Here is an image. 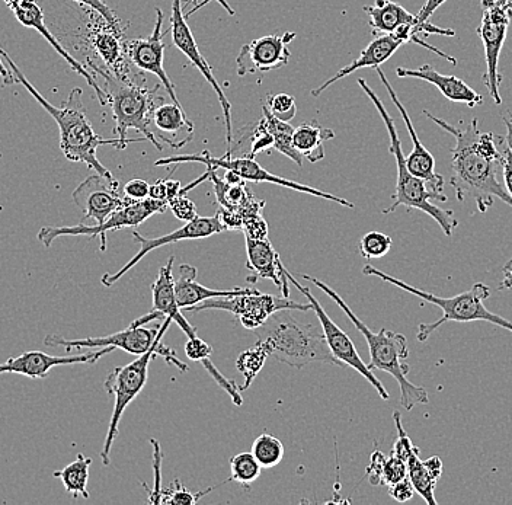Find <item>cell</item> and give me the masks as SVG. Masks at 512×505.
I'll use <instances>...</instances> for the list:
<instances>
[{"instance_id": "cell-46", "label": "cell", "mask_w": 512, "mask_h": 505, "mask_svg": "<svg viewBox=\"0 0 512 505\" xmlns=\"http://www.w3.org/2000/svg\"><path fill=\"white\" fill-rule=\"evenodd\" d=\"M415 492L414 485H412L409 476L408 478L402 479L398 484H393L389 487L390 497L398 501V503H408V501L414 498Z\"/></svg>"}, {"instance_id": "cell-56", "label": "cell", "mask_w": 512, "mask_h": 505, "mask_svg": "<svg viewBox=\"0 0 512 505\" xmlns=\"http://www.w3.org/2000/svg\"><path fill=\"white\" fill-rule=\"evenodd\" d=\"M220 3H222V5L224 6V8H226V11H229V14L230 15H233L235 14V11H233V9H230L229 6L226 5V2H224V0H219Z\"/></svg>"}, {"instance_id": "cell-50", "label": "cell", "mask_w": 512, "mask_h": 505, "mask_svg": "<svg viewBox=\"0 0 512 505\" xmlns=\"http://www.w3.org/2000/svg\"><path fill=\"white\" fill-rule=\"evenodd\" d=\"M446 2L447 0H427V2L424 3V6H422L421 11H419V14L415 15V24H424V22H428V19L435 14V11H437V9L440 8V6H443Z\"/></svg>"}, {"instance_id": "cell-21", "label": "cell", "mask_w": 512, "mask_h": 505, "mask_svg": "<svg viewBox=\"0 0 512 505\" xmlns=\"http://www.w3.org/2000/svg\"><path fill=\"white\" fill-rule=\"evenodd\" d=\"M9 8L14 12L15 18L21 22L24 27L32 28V30L38 31L41 35H43L44 40L53 47L60 56L66 60L67 65L72 67L78 75L82 76L86 82L89 83L92 89H94L96 98H98L99 104L108 105L107 94H105L104 88L98 85L96 82L95 76L92 75V72H89L86 69L83 63H80L79 60H76L72 54L69 53L62 46V41L57 40V37H54L53 33H51L50 28H47L46 22H44V14L43 9L38 6V3L35 0H3Z\"/></svg>"}, {"instance_id": "cell-42", "label": "cell", "mask_w": 512, "mask_h": 505, "mask_svg": "<svg viewBox=\"0 0 512 505\" xmlns=\"http://www.w3.org/2000/svg\"><path fill=\"white\" fill-rule=\"evenodd\" d=\"M73 2L80 3V5L88 6L92 11H95L108 25L115 31V33L124 35L121 30L120 21H118L117 15L110 9V6L104 2V0H73Z\"/></svg>"}, {"instance_id": "cell-7", "label": "cell", "mask_w": 512, "mask_h": 505, "mask_svg": "<svg viewBox=\"0 0 512 505\" xmlns=\"http://www.w3.org/2000/svg\"><path fill=\"white\" fill-rule=\"evenodd\" d=\"M99 73L104 79L105 94L108 104L111 105L114 115L115 129L118 139L127 140V131L134 129L146 137L147 142L152 143L158 150H163L160 140L153 131V113L156 110V97L159 92V85L155 89H147L139 85L127 75H114L104 69H92V75Z\"/></svg>"}, {"instance_id": "cell-5", "label": "cell", "mask_w": 512, "mask_h": 505, "mask_svg": "<svg viewBox=\"0 0 512 505\" xmlns=\"http://www.w3.org/2000/svg\"><path fill=\"white\" fill-rule=\"evenodd\" d=\"M255 335L270 345L271 357L294 369H303L313 363L339 366L326 343L322 326L303 324L286 310L272 315L264 325L255 329Z\"/></svg>"}, {"instance_id": "cell-30", "label": "cell", "mask_w": 512, "mask_h": 505, "mask_svg": "<svg viewBox=\"0 0 512 505\" xmlns=\"http://www.w3.org/2000/svg\"><path fill=\"white\" fill-rule=\"evenodd\" d=\"M364 12L370 18L373 34H393L399 27L415 24L416 17L406 11L399 3L390 0H376V5L366 6Z\"/></svg>"}, {"instance_id": "cell-22", "label": "cell", "mask_w": 512, "mask_h": 505, "mask_svg": "<svg viewBox=\"0 0 512 505\" xmlns=\"http://www.w3.org/2000/svg\"><path fill=\"white\" fill-rule=\"evenodd\" d=\"M114 350V347H104L99 351H91V353L64 357L50 356V354L43 353V351H27V353H22L21 356L11 357L5 363L0 364V375L2 373H15V375L30 377V379H44L54 367L85 363L94 364Z\"/></svg>"}, {"instance_id": "cell-37", "label": "cell", "mask_w": 512, "mask_h": 505, "mask_svg": "<svg viewBox=\"0 0 512 505\" xmlns=\"http://www.w3.org/2000/svg\"><path fill=\"white\" fill-rule=\"evenodd\" d=\"M262 466L252 452L239 453L230 460V481L249 491L251 485L261 476Z\"/></svg>"}, {"instance_id": "cell-29", "label": "cell", "mask_w": 512, "mask_h": 505, "mask_svg": "<svg viewBox=\"0 0 512 505\" xmlns=\"http://www.w3.org/2000/svg\"><path fill=\"white\" fill-rule=\"evenodd\" d=\"M153 126L159 130L160 142L171 145V134L174 136V149H181L194 137V123L185 114L181 105L162 104L153 113Z\"/></svg>"}, {"instance_id": "cell-38", "label": "cell", "mask_w": 512, "mask_h": 505, "mask_svg": "<svg viewBox=\"0 0 512 505\" xmlns=\"http://www.w3.org/2000/svg\"><path fill=\"white\" fill-rule=\"evenodd\" d=\"M392 238L380 232H368L361 238L358 251L366 260H379L392 249Z\"/></svg>"}, {"instance_id": "cell-2", "label": "cell", "mask_w": 512, "mask_h": 505, "mask_svg": "<svg viewBox=\"0 0 512 505\" xmlns=\"http://www.w3.org/2000/svg\"><path fill=\"white\" fill-rule=\"evenodd\" d=\"M3 60H5L9 69L12 70V73H14L15 81L21 83L30 92L32 97L35 98V101L41 104V107L56 121L60 131V149H62L63 155L70 162L85 163L88 168L94 169L96 174L112 177L110 169L105 168L99 162L98 156H96L98 147L108 145L118 150H124L130 143L147 142L146 137L127 140H121L118 137H115V139H104V137L96 133L91 121H89L88 115H86L85 105L82 102V89H72L69 97L63 102L62 107H54L25 78L24 73L19 70V67L15 65L14 60L11 59V56L5 50H3Z\"/></svg>"}, {"instance_id": "cell-6", "label": "cell", "mask_w": 512, "mask_h": 505, "mask_svg": "<svg viewBox=\"0 0 512 505\" xmlns=\"http://www.w3.org/2000/svg\"><path fill=\"white\" fill-rule=\"evenodd\" d=\"M363 274L364 276L380 278L384 283L399 287V289L414 294L419 299L443 310V318L438 319L434 324H419L418 332H416V340L419 343H425L431 337V334H434L441 325L447 324V322H466V324L467 322H488V324L501 326V328L512 332L510 319L502 318V316L496 315V313L486 308L485 300L491 296V289L485 283L473 284L472 289L457 294V296L443 297L416 289L411 284L389 276V274L383 273L379 268L370 264L363 268Z\"/></svg>"}, {"instance_id": "cell-43", "label": "cell", "mask_w": 512, "mask_h": 505, "mask_svg": "<svg viewBox=\"0 0 512 505\" xmlns=\"http://www.w3.org/2000/svg\"><path fill=\"white\" fill-rule=\"evenodd\" d=\"M169 207H171L172 213L175 214L176 219L182 220V222H192V220L198 217L197 207H195V204L192 203L190 198L185 196H179L169 201Z\"/></svg>"}, {"instance_id": "cell-47", "label": "cell", "mask_w": 512, "mask_h": 505, "mask_svg": "<svg viewBox=\"0 0 512 505\" xmlns=\"http://www.w3.org/2000/svg\"><path fill=\"white\" fill-rule=\"evenodd\" d=\"M386 456L380 450L371 455L370 465L367 468L368 481L371 485H382V473Z\"/></svg>"}, {"instance_id": "cell-11", "label": "cell", "mask_w": 512, "mask_h": 505, "mask_svg": "<svg viewBox=\"0 0 512 505\" xmlns=\"http://www.w3.org/2000/svg\"><path fill=\"white\" fill-rule=\"evenodd\" d=\"M187 312H203V310H224L233 313L243 328L255 331L265 324L275 313L283 310H312L310 303L293 302L288 297H275L256 290L251 294H240L233 297H216L208 299L200 305L184 309Z\"/></svg>"}, {"instance_id": "cell-25", "label": "cell", "mask_w": 512, "mask_h": 505, "mask_svg": "<svg viewBox=\"0 0 512 505\" xmlns=\"http://www.w3.org/2000/svg\"><path fill=\"white\" fill-rule=\"evenodd\" d=\"M396 75L399 78H415L421 81L431 83L441 94L451 102H462L469 108L478 107L483 104L482 95L473 91L467 83L457 76L441 75L434 67L424 65L418 69H406V67H398Z\"/></svg>"}, {"instance_id": "cell-27", "label": "cell", "mask_w": 512, "mask_h": 505, "mask_svg": "<svg viewBox=\"0 0 512 505\" xmlns=\"http://www.w3.org/2000/svg\"><path fill=\"white\" fill-rule=\"evenodd\" d=\"M175 257L169 258L166 265L159 270L158 278L152 286L153 310L162 313L165 318L172 319L179 328L184 331L188 338L198 337L197 328L188 324L187 319L182 316L181 308L176 302L175 280H174Z\"/></svg>"}, {"instance_id": "cell-28", "label": "cell", "mask_w": 512, "mask_h": 505, "mask_svg": "<svg viewBox=\"0 0 512 505\" xmlns=\"http://www.w3.org/2000/svg\"><path fill=\"white\" fill-rule=\"evenodd\" d=\"M195 278H197V268L188 264H182L179 267V277L178 280H175V294L176 302L181 310L192 308V306L200 305V303L206 302L208 299H216V297H233L256 292L255 289H208V287L197 283Z\"/></svg>"}, {"instance_id": "cell-51", "label": "cell", "mask_w": 512, "mask_h": 505, "mask_svg": "<svg viewBox=\"0 0 512 505\" xmlns=\"http://www.w3.org/2000/svg\"><path fill=\"white\" fill-rule=\"evenodd\" d=\"M149 198L153 200L166 201L168 203V191H166V180L156 181L155 184L150 185Z\"/></svg>"}, {"instance_id": "cell-18", "label": "cell", "mask_w": 512, "mask_h": 505, "mask_svg": "<svg viewBox=\"0 0 512 505\" xmlns=\"http://www.w3.org/2000/svg\"><path fill=\"white\" fill-rule=\"evenodd\" d=\"M72 197L76 206L82 210L83 220H95L96 225L104 223L128 201L121 196L118 181L101 174L91 175L80 182Z\"/></svg>"}, {"instance_id": "cell-31", "label": "cell", "mask_w": 512, "mask_h": 505, "mask_svg": "<svg viewBox=\"0 0 512 505\" xmlns=\"http://www.w3.org/2000/svg\"><path fill=\"white\" fill-rule=\"evenodd\" d=\"M185 354H187L188 359L200 361V363L203 364L208 375L213 377L214 382L232 398L233 404L238 405V407L243 404L242 395H240V392H242L240 391V386L236 385L233 380L224 377L223 373L220 372L217 366H214L213 361H211L213 347H211L210 344L198 337L188 338L187 344H185Z\"/></svg>"}, {"instance_id": "cell-13", "label": "cell", "mask_w": 512, "mask_h": 505, "mask_svg": "<svg viewBox=\"0 0 512 505\" xmlns=\"http://www.w3.org/2000/svg\"><path fill=\"white\" fill-rule=\"evenodd\" d=\"M286 274L288 281L306 297L307 302L312 306L313 312L318 316L319 324L322 326L323 334H325L326 343H328L329 350H331L334 359L338 361L339 366H348L354 369L355 372L360 373V375L376 389L380 398H382L383 401H387V399L390 398L389 392L386 391L383 383L374 376L373 370L368 367V364L364 363L363 359H361L357 348H355L348 334H345V331H342V329L332 321L331 316L320 306L318 300L315 299V296H313L312 292H310L307 287L302 286L296 278L291 276L290 271L286 270Z\"/></svg>"}, {"instance_id": "cell-1", "label": "cell", "mask_w": 512, "mask_h": 505, "mask_svg": "<svg viewBox=\"0 0 512 505\" xmlns=\"http://www.w3.org/2000/svg\"><path fill=\"white\" fill-rule=\"evenodd\" d=\"M424 115L456 139V146L451 149L450 184L460 203L473 198L479 212L486 213L494 206V198H499L512 209V197L505 190L504 182L498 180V169L502 168L499 145L504 137L480 133L476 117L467 126L462 123L454 127L427 110Z\"/></svg>"}, {"instance_id": "cell-19", "label": "cell", "mask_w": 512, "mask_h": 505, "mask_svg": "<svg viewBox=\"0 0 512 505\" xmlns=\"http://www.w3.org/2000/svg\"><path fill=\"white\" fill-rule=\"evenodd\" d=\"M296 37L297 33L272 34L245 44L236 59L238 75L243 78L286 66L291 56L288 46Z\"/></svg>"}, {"instance_id": "cell-54", "label": "cell", "mask_w": 512, "mask_h": 505, "mask_svg": "<svg viewBox=\"0 0 512 505\" xmlns=\"http://www.w3.org/2000/svg\"><path fill=\"white\" fill-rule=\"evenodd\" d=\"M502 120H504L505 127H507V137H505V143H507L508 149L512 152V113L505 111L502 113Z\"/></svg>"}, {"instance_id": "cell-39", "label": "cell", "mask_w": 512, "mask_h": 505, "mask_svg": "<svg viewBox=\"0 0 512 505\" xmlns=\"http://www.w3.org/2000/svg\"><path fill=\"white\" fill-rule=\"evenodd\" d=\"M217 487H211L206 489V491L192 492L188 491L184 485H181V482L178 479H175L174 485L172 488L165 489L162 491V497H160L159 504H171V505H194L197 504L204 495L210 494L211 491H214Z\"/></svg>"}, {"instance_id": "cell-40", "label": "cell", "mask_w": 512, "mask_h": 505, "mask_svg": "<svg viewBox=\"0 0 512 505\" xmlns=\"http://www.w3.org/2000/svg\"><path fill=\"white\" fill-rule=\"evenodd\" d=\"M268 110L278 120L290 123L297 114L296 99L287 94L268 95L265 101Z\"/></svg>"}, {"instance_id": "cell-44", "label": "cell", "mask_w": 512, "mask_h": 505, "mask_svg": "<svg viewBox=\"0 0 512 505\" xmlns=\"http://www.w3.org/2000/svg\"><path fill=\"white\" fill-rule=\"evenodd\" d=\"M271 147H274V137L271 136L270 131L261 120V123L256 126L254 137H252L251 156L255 158L258 153L267 152Z\"/></svg>"}, {"instance_id": "cell-10", "label": "cell", "mask_w": 512, "mask_h": 505, "mask_svg": "<svg viewBox=\"0 0 512 505\" xmlns=\"http://www.w3.org/2000/svg\"><path fill=\"white\" fill-rule=\"evenodd\" d=\"M204 163L207 168L213 169H226V171L235 172L243 181L249 182H267V184L278 185V187L290 188L299 193L309 194V196L323 198V200L332 201V203L341 204V206L354 209V204L345 198L336 197L334 194L326 193V191L318 190V188L309 187V185L299 184L286 180V178L278 177V175L271 174L267 169L262 168L258 162L255 161L254 156H246V158H230V150L223 156V158H214L208 152L195 153V155H178L168 156V158L159 159L155 162L156 166H171L179 165V163Z\"/></svg>"}, {"instance_id": "cell-3", "label": "cell", "mask_w": 512, "mask_h": 505, "mask_svg": "<svg viewBox=\"0 0 512 505\" xmlns=\"http://www.w3.org/2000/svg\"><path fill=\"white\" fill-rule=\"evenodd\" d=\"M303 278L315 284L322 292L328 294L336 305L344 310L352 325L366 338L368 350H370V364H368V367L371 370H380V372H386L390 376L395 377L396 382L399 383L400 405L403 408L411 411L416 405H425L430 402L425 388L416 386L415 383L408 379L409 372H411V366L406 363L409 357V348L408 341H406L402 334L384 328L380 329L379 332L371 331L328 284L315 277L303 276Z\"/></svg>"}, {"instance_id": "cell-48", "label": "cell", "mask_w": 512, "mask_h": 505, "mask_svg": "<svg viewBox=\"0 0 512 505\" xmlns=\"http://www.w3.org/2000/svg\"><path fill=\"white\" fill-rule=\"evenodd\" d=\"M153 444V463H155V489H147L152 492L150 494L149 501L153 504L160 503V497H162V489H160V463H162V455H160V444L156 440H152Z\"/></svg>"}, {"instance_id": "cell-4", "label": "cell", "mask_w": 512, "mask_h": 505, "mask_svg": "<svg viewBox=\"0 0 512 505\" xmlns=\"http://www.w3.org/2000/svg\"><path fill=\"white\" fill-rule=\"evenodd\" d=\"M358 85L366 92L367 97L371 99L374 107L379 111L380 117H382L387 133H389V150L390 153L395 156L396 166H398V182H396L395 196L392 197L393 203L392 206L383 210V214L393 213L400 206L406 207L408 212L421 210V212L428 214V216L432 217V219L438 223L441 230L446 233L447 238H451L454 229L459 226V222H457L456 217H454V212L441 209V207L431 203L432 200L446 203L448 200L446 194L431 190L427 182L421 180V178L415 177L414 174L409 172L408 166H406V156L405 153H403L402 143H400L398 130H396L392 115L387 113L383 102L380 101L376 92L368 86V83L364 81V79H358Z\"/></svg>"}, {"instance_id": "cell-41", "label": "cell", "mask_w": 512, "mask_h": 505, "mask_svg": "<svg viewBox=\"0 0 512 505\" xmlns=\"http://www.w3.org/2000/svg\"><path fill=\"white\" fill-rule=\"evenodd\" d=\"M405 478H408V466H406L405 460L400 459L392 452V455L386 457V462H384L382 485L390 487Z\"/></svg>"}, {"instance_id": "cell-17", "label": "cell", "mask_w": 512, "mask_h": 505, "mask_svg": "<svg viewBox=\"0 0 512 505\" xmlns=\"http://www.w3.org/2000/svg\"><path fill=\"white\" fill-rule=\"evenodd\" d=\"M393 420H395L396 430H398V440H396L392 452L400 459L405 460L406 466H408L409 479H411L415 491L424 498L425 503L437 505L434 491L438 479L443 475V462L438 456H432L427 460L419 459V449L414 446V443L406 434L400 412H393Z\"/></svg>"}, {"instance_id": "cell-8", "label": "cell", "mask_w": 512, "mask_h": 505, "mask_svg": "<svg viewBox=\"0 0 512 505\" xmlns=\"http://www.w3.org/2000/svg\"><path fill=\"white\" fill-rule=\"evenodd\" d=\"M156 356L163 357L169 364H174L181 372H187L188 366L182 363L176 357V353L171 348H166L162 343L156 344L150 348L147 353L139 356V359L131 361L130 364L123 367H115L108 373L105 380V391L114 396V411H112L110 427H108L107 437H105L104 447L101 450V460L105 466L111 463L112 444L117 439L120 431L121 418L128 408V405L142 393L149 379L150 361Z\"/></svg>"}, {"instance_id": "cell-9", "label": "cell", "mask_w": 512, "mask_h": 505, "mask_svg": "<svg viewBox=\"0 0 512 505\" xmlns=\"http://www.w3.org/2000/svg\"><path fill=\"white\" fill-rule=\"evenodd\" d=\"M168 207L169 204L166 201L153 200V198H146L142 201L128 200L121 209L112 213L101 225L86 226L80 223L78 226H46L38 232L37 238L47 249H50L57 239L66 238V236L99 238L101 239V251H107L108 232L136 228L155 214L166 212Z\"/></svg>"}, {"instance_id": "cell-14", "label": "cell", "mask_w": 512, "mask_h": 505, "mask_svg": "<svg viewBox=\"0 0 512 505\" xmlns=\"http://www.w3.org/2000/svg\"><path fill=\"white\" fill-rule=\"evenodd\" d=\"M172 319L165 318L163 324L147 328L143 326H128L126 331L115 332L107 337L79 338V340H66L57 334L47 335L44 343L47 347H62L66 353L82 348H104L114 347L115 350H123L134 356H142L156 344L162 343L163 335L168 331Z\"/></svg>"}, {"instance_id": "cell-23", "label": "cell", "mask_w": 512, "mask_h": 505, "mask_svg": "<svg viewBox=\"0 0 512 505\" xmlns=\"http://www.w3.org/2000/svg\"><path fill=\"white\" fill-rule=\"evenodd\" d=\"M377 75H379L380 81L386 86L387 92H389L390 98H392L393 104L398 108L400 115H402L403 121H405L406 129L409 131L412 143H414V149L409 153L406 158V166H408L409 172L414 174L415 177L421 178L430 185L431 190L437 191V193H444V178L440 174L435 172V159L434 156L425 149L419 140L418 134L414 124H412L411 117H409L408 111L403 107L402 102L399 101L398 95H396L395 89L392 88L389 81H387L384 72L379 67H376Z\"/></svg>"}, {"instance_id": "cell-20", "label": "cell", "mask_w": 512, "mask_h": 505, "mask_svg": "<svg viewBox=\"0 0 512 505\" xmlns=\"http://www.w3.org/2000/svg\"><path fill=\"white\" fill-rule=\"evenodd\" d=\"M163 12L156 8V22L153 33L147 38H137V40H128L124 43L127 59L133 63L137 69L142 72L152 73L159 78L163 88L168 92L171 101L176 105H181L176 97L175 85L169 76L166 75L163 60H165V44H163ZM182 107V105H181Z\"/></svg>"}, {"instance_id": "cell-35", "label": "cell", "mask_w": 512, "mask_h": 505, "mask_svg": "<svg viewBox=\"0 0 512 505\" xmlns=\"http://www.w3.org/2000/svg\"><path fill=\"white\" fill-rule=\"evenodd\" d=\"M268 357H271L270 345L262 340H258L254 347L239 354L238 360H236V369L240 375L245 377V383L240 386V391H248L255 377L264 369Z\"/></svg>"}, {"instance_id": "cell-12", "label": "cell", "mask_w": 512, "mask_h": 505, "mask_svg": "<svg viewBox=\"0 0 512 505\" xmlns=\"http://www.w3.org/2000/svg\"><path fill=\"white\" fill-rule=\"evenodd\" d=\"M512 21V0H482V22L478 28L485 49L486 72L483 82L496 105L502 104V76L498 70L499 54L507 40L508 27Z\"/></svg>"}, {"instance_id": "cell-26", "label": "cell", "mask_w": 512, "mask_h": 505, "mask_svg": "<svg viewBox=\"0 0 512 505\" xmlns=\"http://www.w3.org/2000/svg\"><path fill=\"white\" fill-rule=\"evenodd\" d=\"M402 46V41L398 40L393 34L376 35V38L368 44L366 49L361 51L360 57H358L357 60L351 62L350 65L342 67L331 79L322 83L318 88L313 89L310 94H312L313 98H318L322 95V92L331 88L334 83L347 78V76L352 75V73L357 72V70L366 69V67L382 66L383 63H386Z\"/></svg>"}, {"instance_id": "cell-55", "label": "cell", "mask_w": 512, "mask_h": 505, "mask_svg": "<svg viewBox=\"0 0 512 505\" xmlns=\"http://www.w3.org/2000/svg\"><path fill=\"white\" fill-rule=\"evenodd\" d=\"M512 289V265L511 267L504 268V280L498 286V290H511Z\"/></svg>"}, {"instance_id": "cell-45", "label": "cell", "mask_w": 512, "mask_h": 505, "mask_svg": "<svg viewBox=\"0 0 512 505\" xmlns=\"http://www.w3.org/2000/svg\"><path fill=\"white\" fill-rule=\"evenodd\" d=\"M124 197L130 201H142L149 198L150 194V185L147 184L144 180H136L128 181L126 185H124Z\"/></svg>"}, {"instance_id": "cell-53", "label": "cell", "mask_w": 512, "mask_h": 505, "mask_svg": "<svg viewBox=\"0 0 512 505\" xmlns=\"http://www.w3.org/2000/svg\"><path fill=\"white\" fill-rule=\"evenodd\" d=\"M181 190V182L171 180V178H168V180H166V191H168V204L169 201H172L174 200V198L181 196Z\"/></svg>"}, {"instance_id": "cell-15", "label": "cell", "mask_w": 512, "mask_h": 505, "mask_svg": "<svg viewBox=\"0 0 512 505\" xmlns=\"http://www.w3.org/2000/svg\"><path fill=\"white\" fill-rule=\"evenodd\" d=\"M222 232H226V228H224L223 223L220 222L219 216L197 217V219L192 220V222L185 223L182 228L176 229L175 232L168 233V235L165 236H159V238H146V236L140 235L139 232L134 230L133 238L134 242L140 245L139 252H137L123 268H120L117 273L104 274L101 278L102 284H104L105 287H111L112 284L117 283L121 277L126 276L131 268L136 267L147 254L155 251V249H159L160 246L176 244V242L182 241H194V239H206Z\"/></svg>"}, {"instance_id": "cell-24", "label": "cell", "mask_w": 512, "mask_h": 505, "mask_svg": "<svg viewBox=\"0 0 512 505\" xmlns=\"http://www.w3.org/2000/svg\"><path fill=\"white\" fill-rule=\"evenodd\" d=\"M246 238V255H248V270L254 276L274 281L275 286L283 292V297L290 296V284L286 274L287 268L280 260L270 239Z\"/></svg>"}, {"instance_id": "cell-32", "label": "cell", "mask_w": 512, "mask_h": 505, "mask_svg": "<svg viewBox=\"0 0 512 505\" xmlns=\"http://www.w3.org/2000/svg\"><path fill=\"white\" fill-rule=\"evenodd\" d=\"M335 137L334 130L325 129L318 121H310L294 129L293 145L307 161L316 163L325 158L323 143Z\"/></svg>"}, {"instance_id": "cell-34", "label": "cell", "mask_w": 512, "mask_h": 505, "mask_svg": "<svg viewBox=\"0 0 512 505\" xmlns=\"http://www.w3.org/2000/svg\"><path fill=\"white\" fill-rule=\"evenodd\" d=\"M262 113H264L262 123L270 131L271 136L274 137L275 149L283 153L284 156H287L288 159H291L299 168H302L304 158L293 145V127L290 126V123L275 118L265 104L264 108H262Z\"/></svg>"}, {"instance_id": "cell-49", "label": "cell", "mask_w": 512, "mask_h": 505, "mask_svg": "<svg viewBox=\"0 0 512 505\" xmlns=\"http://www.w3.org/2000/svg\"><path fill=\"white\" fill-rule=\"evenodd\" d=\"M502 177H504V187L512 197V152L505 145L502 150Z\"/></svg>"}, {"instance_id": "cell-16", "label": "cell", "mask_w": 512, "mask_h": 505, "mask_svg": "<svg viewBox=\"0 0 512 505\" xmlns=\"http://www.w3.org/2000/svg\"><path fill=\"white\" fill-rule=\"evenodd\" d=\"M171 27L172 41H174L175 46L190 60L192 66L200 70L201 75L204 76V79L210 83L211 88L216 92L220 105H222L224 124H226L227 146L232 145V105H230L229 98H226V95H224L223 88L217 82L216 76H214L207 60L204 59L203 54L198 49L197 41H195L190 25H188L187 17H185L184 11H182V0H174V3H172Z\"/></svg>"}, {"instance_id": "cell-36", "label": "cell", "mask_w": 512, "mask_h": 505, "mask_svg": "<svg viewBox=\"0 0 512 505\" xmlns=\"http://www.w3.org/2000/svg\"><path fill=\"white\" fill-rule=\"evenodd\" d=\"M252 455L258 460L262 469H272L283 462L286 449L283 443L272 436V434L264 433L256 437L254 444H252Z\"/></svg>"}, {"instance_id": "cell-52", "label": "cell", "mask_w": 512, "mask_h": 505, "mask_svg": "<svg viewBox=\"0 0 512 505\" xmlns=\"http://www.w3.org/2000/svg\"><path fill=\"white\" fill-rule=\"evenodd\" d=\"M0 78H2V86H12L16 82L14 73H12V70L9 69V66L3 60L2 47H0Z\"/></svg>"}, {"instance_id": "cell-33", "label": "cell", "mask_w": 512, "mask_h": 505, "mask_svg": "<svg viewBox=\"0 0 512 505\" xmlns=\"http://www.w3.org/2000/svg\"><path fill=\"white\" fill-rule=\"evenodd\" d=\"M92 459L83 455H78L75 462L67 465L62 471L54 472V478L62 481L64 489L73 497H82L85 500L89 498L88 481L89 468H91Z\"/></svg>"}]
</instances>
